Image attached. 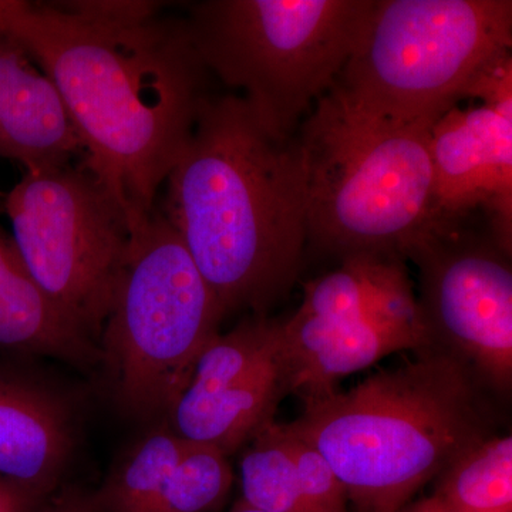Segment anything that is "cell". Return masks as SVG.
<instances>
[{
	"label": "cell",
	"mask_w": 512,
	"mask_h": 512,
	"mask_svg": "<svg viewBox=\"0 0 512 512\" xmlns=\"http://www.w3.org/2000/svg\"><path fill=\"white\" fill-rule=\"evenodd\" d=\"M160 10L146 0H0V30L55 84L83 163L131 228L156 210L210 96L187 22Z\"/></svg>",
	"instance_id": "cell-1"
},
{
	"label": "cell",
	"mask_w": 512,
	"mask_h": 512,
	"mask_svg": "<svg viewBox=\"0 0 512 512\" xmlns=\"http://www.w3.org/2000/svg\"><path fill=\"white\" fill-rule=\"evenodd\" d=\"M158 210L225 316H266L301 274L308 244L298 140L276 136L242 96H208Z\"/></svg>",
	"instance_id": "cell-2"
},
{
	"label": "cell",
	"mask_w": 512,
	"mask_h": 512,
	"mask_svg": "<svg viewBox=\"0 0 512 512\" xmlns=\"http://www.w3.org/2000/svg\"><path fill=\"white\" fill-rule=\"evenodd\" d=\"M367 377L349 392L305 400L286 424L319 451L355 512H396L458 456L495 431L487 389L439 350Z\"/></svg>",
	"instance_id": "cell-3"
},
{
	"label": "cell",
	"mask_w": 512,
	"mask_h": 512,
	"mask_svg": "<svg viewBox=\"0 0 512 512\" xmlns=\"http://www.w3.org/2000/svg\"><path fill=\"white\" fill-rule=\"evenodd\" d=\"M366 116L329 90L296 140L308 244L340 261L404 252L437 214L430 128Z\"/></svg>",
	"instance_id": "cell-4"
},
{
	"label": "cell",
	"mask_w": 512,
	"mask_h": 512,
	"mask_svg": "<svg viewBox=\"0 0 512 512\" xmlns=\"http://www.w3.org/2000/svg\"><path fill=\"white\" fill-rule=\"evenodd\" d=\"M224 309L161 211L131 228L99 340L110 394L128 419L163 423Z\"/></svg>",
	"instance_id": "cell-5"
},
{
	"label": "cell",
	"mask_w": 512,
	"mask_h": 512,
	"mask_svg": "<svg viewBox=\"0 0 512 512\" xmlns=\"http://www.w3.org/2000/svg\"><path fill=\"white\" fill-rule=\"evenodd\" d=\"M511 47V0H372L330 90L375 119L434 123Z\"/></svg>",
	"instance_id": "cell-6"
},
{
	"label": "cell",
	"mask_w": 512,
	"mask_h": 512,
	"mask_svg": "<svg viewBox=\"0 0 512 512\" xmlns=\"http://www.w3.org/2000/svg\"><path fill=\"white\" fill-rule=\"evenodd\" d=\"M372 0H205L188 10L192 45L210 74L279 137L332 89Z\"/></svg>",
	"instance_id": "cell-7"
},
{
	"label": "cell",
	"mask_w": 512,
	"mask_h": 512,
	"mask_svg": "<svg viewBox=\"0 0 512 512\" xmlns=\"http://www.w3.org/2000/svg\"><path fill=\"white\" fill-rule=\"evenodd\" d=\"M5 211L36 284L99 348L130 245L126 211L83 161L25 171Z\"/></svg>",
	"instance_id": "cell-8"
},
{
	"label": "cell",
	"mask_w": 512,
	"mask_h": 512,
	"mask_svg": "<svg viewBox=\"0 0 512 512\" xmlns=\"http://www.w3.org/2000/svg\"><path fill=\"white\" fill-rule=\"evenodd\" d=\"M511 256L478 211L434 215L404 252L419 269L417 303L430 349L504 396L512 386Z\"/></svg>",
	"instance_id": "cell-9"
},
{
	"label": "cell",
	"mask_w": 512,
	"mask_h": 512,
	"mask_svg": "<svg viewBox=\"0 0 512 512\" xmlns=\"http://www.w3.org/2000/svg\"><path fill=\"white\" fill-rule=\"evenodd\" d=\"M292 393L281 320L251 315L207 343L165 423L181 439L229 457L275 420Z\"/></svg>",
	"instance_id": "cell-10"
},
{
	"label": "cell",
	"mask_w": 512,
	"mask_h": 512,
	"mask_svg": "<svg viewBox=\"0 0 512 512\" xmlns=\"http://www.w3.org/2000/svg\"><path fill=\"white\" fill-rule=\"evenodd\" d=\"M429 146L437 214L483 212L512 255V103L446 111Z\"/></svg>",
	"instance_id": "cell-11"
},
{
	"label": "cell",
	"mask_w": 512,
	"mask_h": 512,
	"mask_svg": "<svg viewBox=\"0 0 512 512\" xmlns=\"http://www.w3.org/2000/svg\"><path fill=\"white\" fill-rule=\"evenodd\" d=\"M36 360L0 353V477L50 495L76 457L82 404Z\"/></svg>",
	"instance_id": "cell-12"
},
{
	"label": "cell",
	"mask_w": 512,
	"mask_h": 512,
	"mask_svg": "<svg viewBox=\"0 0 512 512\" xmlns=\"http://www.w3.org/2000/svg\"><path fill=\"white\" fill-rule=\"evenodd\" d=\"M281 325L292 392L303 402L336 392L342 377L392 353L430 349L420 315L366 311L323 318L295 312Z\"/></svg>",
	"instance_id": "cell-13"
},
{
	"label": "cell",
	"mask_w": 512,
	"mask_h": 512,
	"mask_svg": "<svg viewBox=\"0 0 512 512\" xmlns=\"http://www.w3.org/2000/svg\"><path fill=\"white\" fill-rule=\"evenodd\" d=\"M0 157L25 171L86 158L62 97L15 37L0 30Z\"/></svg>",
	"instance_id": "cell-14"
},
{
	"label": "cell",
	"mask_w": 512,
	"mask_h": 512,
	"mask_svg": "<svg viewBox=\"0 0 512 512\" xmlns=\"http://www.w3.org/2000/svg\"><path fill=\"white\" fill-rule=\"evenodd\" d=\"M0 353L53 359L90 372L100 350L66 318L30 275L18 247L0 224Z\"/></svg>",
	"instance_id": "cell-15"
},
{
	"label": "cell",
	"mask_w": 512,
	"mask_h": 512,
	"mask_svg": "<svg viewBox=\"0 0 512 512\" xmlns=\"http://www.w3.org/2000/svg\"><path fill=\"white\" fill-rule=\"evenodd\" d=\"M187 440L153 424L114 461L96 494L100 512H148L183 456Z\"/></svg>",
	"instance_id": "cell-16"
},
{
	"label": "cell",
	"mask_w": 512,
	"mask_h": 512,
	"mask_svg": "<svg viewBox=\"0 0 512 512\" xmlns=\"http://www.w3.org/2000/svg\"><path fill=\"white\" fill-rule=\"evenodd\" d=\"M239 453L242 503L261 512H313L285 424H265Z\"/></svg>",
	"instance_id": "cell-17"
},
{
	"label": "cell",
	"mask_w": 512,
	"mask_h": 512,
	"mask_svg": "<svg viewBox=\"0 0 512 512\" xmlns=\"http://www.w3.org/2000/svg\"><path fill=\"white\" fill-rule=\"evenodd\" d=\"M433 497L453 512H512V437H488L434 480Z\"/></svg>",
	"instance_id": "cell-18"
},
{
	"label": "cell",
	"mask_w": 512,
	"mask_h": 512,
	"mask_svg": "<svg viewBox=\"0 0 512 512\" xmlns=\"http://www.w3.org/2000/svg\"><path fill=\"white\" fill-rule=\"evenodd\" d=\"M234 485L229 457L205 444L187 441L183 456L148 512H217Z\"/></svg>",
	"instance_id": "cell-19"
},
{
	"label": "cell",
	"mask_w": 512,
	"mask_h": 512,
	"mask_svg": "<svg viewBox=\"0 0 512 512\" xmlns=\"http://www.w3.org/2000/svg\"><path fill=\"white\" fill-rule=\"evenodd\" d=\"M36 512H100L94 491L80 485L63 484L53 491Z\"/></svg>",
	"instance_id": "cell-20"
},
{
	"label": "cell",
	"mask_w": 512,
	"mask_h": 512,
	"mask_svg": "<svg viewBox=\"0 0 512 512\" xmlns=\"http://www.w3.org/2000/svg\"><path fill=\"white\" fill-rule=\"evenodd\" d=\"M49 495L0 477V512H36Z\"/></svg>",
	"instance_id": "cell-21"
},
{
	"label": "cell",
	"mask_w": 512,
	"mask_h": 512,
	"mask_svg": "<svg viewBox=\"0 0 512 512\" xmlns=\"http://www.w3.org/2000/svg\"><path fill=\"white\" fill-rule=\"evenodd\" d=\"M396 512H453L448 510L446 505L440 503L437 498H434L433 495L427 498H420V500L410 501L409 504L404 505V507L400 508Z\"/></svg>",
	"instance_id": "cell-22"
},
{
	"label": "cell",
	"mask_w": 512,
	"mask_h": 512,
	"mask_svg": "<svg viewBox=\"0 0 512 512\" xmlns=\"http://www.w3.org/2000/svg\"><path fill=\"white\" fill-rule=\"evenodd\" d=\"M229 512H261V511L255 510V508L249 507V505L242 503L241 500H238L237 503H235L234 507H232V510Z\"/></svg>",
	"instance_id": "cell-23"
}]
</instances>
